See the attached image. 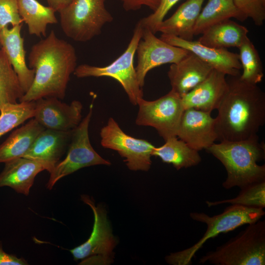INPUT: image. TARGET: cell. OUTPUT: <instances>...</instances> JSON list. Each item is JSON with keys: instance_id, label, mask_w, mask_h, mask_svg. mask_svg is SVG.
<instances>
[{"instance_id": "cell-1", "label": "cell", "mask_w": 265, "mask_h": 265, "mask_svg": "<svg viewBox=\"0 0 265 265\" xmlns=\"http://www.w3.org/2000/svg\"><path fill=\"white\" fill-rule=\"evenodd\" d=\"M28 67L35 71L31 86L19 102L46 97L63 99L71 75L77 66L74 47L59 38L53 30L34 44L28 56Z\"/></svg>"}, {"instance_id": "cell-2", "label": "cell", "mask_w": 265, "mask_h": 265, "mask_svg": "<svg viewBox=\"0 0 265 265\" xmlns=\"http://www.w3.org/2000/svg\"><path fill=\"white\" fill-rule=\"evenodd\" d=\"M239 76H228V90L217 109L215 130L219 142L258 135L265 122V92L257 84L242 80Z\"/></svg>"}, {"instance_id": "cell-3", "label": "cell", "mask_w": 265, "mask_h": 265, "mask_svg": "<svg viewBox=\"0 0 265 265\" xmlns=\"http://www.w3.org/2000/svg\"><path fill=\"white\" fill-rule=\"evenodd\" d=\"M206 150L225 168L224 188H242L265 180V165L258 164L265 159V144L259 142L258 135L244 140L214 143Z\"/></svg>"}, {"instance_id": "cell-4", "label": "cell", "mask_w": 265, "mask_h": 265, "mask_svg": "<svg viewBox=\"0 0 265 265\" xmlns=\"http://www.w3.org/2000/svg\"><path fill=\"white\" fill-rule=\"evenodd\" d=\"M265 214L263 209L231 205L217 215L210 216L204 212H192L191 218L205 223L207 230L202 237L192 246L183 250L170 253L165 257L166 262L172 265H189L197 251L209 239L221 233L259 220Z\"/></svg>"}, {"instance_id": "cell-5", "label": "cell", "mask_w": 265, "mask_h": 265, "mask_svg": "<svg viewBox=\"0 0 265 265\" xmlns=\"http://www.w3.org/2000/svg\"><path fill=\"white\" fill-rule=\"evenodd\" d=\"M238 235L208 252L199 263L215 265H265V221L248 224Z\"/></svg>"}, {"instance_id": "cell-6", "label": "cell", "mask_w": 265, "mask_h": 265, "mask_svg": "<svg viewBox=\"0 0 265 265\" xmlns=\"http://www.w3.org/2000/svg\"><path fill=\"white\" fill-rule=\"evenodd\" d=\"M106 0H72L60 10V24L64 33L76 42H86L102 33L113 18Z\"/></svg>"}, {"instance_id": "cell-7", "label": "cell", "mask_w": 265, "mask_h": 265, "mask_svg": "<svg viewBox=\"0 0 265 265\" xmlns=\"http://www.w3.org/2000/svg\"><path fill=\"white\" fill-rule=\"evenodd\" d=\"M143 29L138 21L125 51L110 64L104 67L80 64L77 66L73 74L78 78L107 77L114 79L122 86L132 104L137 105L139 100L143 97V92L137 80L134 58Z\"/></svg>"}, {"instance_id": "cell-8", "label": "cell", "mask_w": 265, "mask_h": 265, "mask_svg": "<svg viewBox=\"0 0 265 265\" xmlns=\"http://www.w3.org/2000/svg\"><path fill=\"white\" fill-rule=\"evenodd\" d=\"M93 101L90 105L87 115L72 131L65 158L59 161L50 173V178L46 185L48 189H52L60 179L81 168L111 164L109 161L97 153L89 140L88 128L93 113Z\"/></svg>"}, {"instance_id": "cell-9", "label": "cell", "mask_w": 265, "mask_h": 265, "mask_svg": "<svg viewBox=\"0 0 265 265\" xmlns=\"http://www.w3.org/2000/svg\"><path fill=\"white\" fill-rule=\"evenodd\" d=\"M138 110L135 120L139 126L154 128L164 141L176 136L185 108L181 97L170 90L153 101L142 98L138 102Z\"/></svg>"}, {"instance_id": "cell-10", "label": "cell", "mask_w": 265, "mask_h": 265, "mask_svg": "<svg viewBox=\"0 0 265 265\" xmlns=\"http://www.w3.org/2000/svg\"><path fill=\"white\" fill-rule=\"evenodd\" d=\"M100 135L101 145L117 152L125 159L124 161L129 169L149 170L152 164V152L155 147L151 143L127 134L112 117L101 128Z\"/></svg>"}, {"instance_id": "cell-11", "label": "cell", "mask_w": 265, "mask_h": 265, "mask_svg": "<svg viewBox=\"0 0 265 265\" xmlns=\"http://www.w3.org/2000/svg\"><path fill=\"white\" fill-rule=\"evenodd\" d=\"M188 52L164 42L156 37L149 29L143 27L142 35L136 50L137 64L135 67L140 87L142 88L144 85L145 77L150 70L165 64L178 63Z\"/></svg>"}, {"instance_id": "cell-12", "label": "cell", "mask_w": 265, "mask_h": 265, "mask_svg": "<svg viewBox=\"0 0 265 265\" xmlns=\"http://www.w3.org/2000/svg\"><path fill=\"white\" fill-rule=\"evenodd\" d=\"M82 107L77 100L67 104L55 97L42 98L35 101L33 118L45 129L71 131L82 120Z\"/></svg>"}, {"instance_id": "cell-13", "label": "cell", "mask_w": 265, "mask_h": 265, "mask_svg": "<svg viewBox=\"0 0 265 265\" xmlns=\"http://www.w3.org/2000/svg\"><path fill=\"white\" fill-rule=\"evenodd\" d=\"M81 199L89 205L93 211L94 222L92 231L88 239L83 243L70 250L74 259L82 260L94 255H102L112 258V251L116 244L112 235L105 210L94 202L86 195Z\"/></svg>"}, {"instance_id": "cell-14", "label": "cell", "mask_w": 265, "mask_h": 265, "mask_svg": "<svg viewBox=\"0 0 265 265\" xmlns=\"http://www.w3.org/2000/svg\"><path fill=\"white\" fill-rule=\"evenodd\" d=\"M211 114L194 108L185 109L176 136L197 151L206 150L217 138L215 118Z\"/></svg>"}, {"instance_id": "cell-15", "label": "cell", "mask_w": 265, "mask_h": 265, "mask_svg": "<svg viewBox=\"0 0 265 265\" xmlns=\"http://www.w3.org/2000/svg\"><path fill=\"white\" fill-rule=\"evenodd\" d=\"M160 38L176 47L182 48L195 54L214 70L228 76L240 75L241 65L238 54L227 49H217L208 47L197 41H188L178 37L161 34Z\"/></svg>"}, {"instance_id": "cell-16", "label": "cell", "mask_w": 265, "mask_h": 265, "mask_svg": "<svg viewBox=\"0 0 265 265\" xmlns=\"http://www.w3.org/2000/svg\"><path fill=\"white\" fill-rule=\"evenodd\" d=\"M226 76L213 69L202 82L181 97L185 109L194 108L209 113L217 109L228 90Z\"/></svg>"}, {"instance_id": "cell-17", "label": "cell", "mask_w": 265, "mask_h": 265, "mask_svg": "<svg viewBox=\"0 0 265 265\" xmlns=\"http://www.w3.org/2000/svg\"><path fill=\"white\" fill-rule=\"evenodd\" d=\"M72 131L45 129L23 157L42 163L50 173L68 147Z\"/></svg>"}, {"instance_id": "cell-18", "label": "cell", "mask_w": 265, "mask_h": 265, "mask_svg": "<svg viewBox=\"0 0 265 265\" xmlns=\"http://www.w3.org/2000/svg\"><path fill=\"white\" fill-rule=\"evenodd\" d=\"M22 26L23 23L0 29V44L25 93L32 84L35 71L26 63L24 39L21 35Z\"/></svg>"}, {"instance_id": "cell-19", "label": "cell", "mask_w": 265, "mask_h": 265, "mask_svg": "<svg viewBox=\"0 0 265 265\" xmlns=\"http://www.w3.org/2000/svg\"><path fill=\"white\" fill-rule=\"evenodd\" d=\"M212 70L210 65L189 52L181 61L169 67L167 75L171 90L181 97L202 82Z\"/></svg>"}, {"instance_id": "cell-20", "label": "cell", "mask_w": 265, "mask_h": 265, "mask_svg": "<svg viewBox=\"0 0 265 265\" xmlns=\"http://www.w3.org/2000/svg\"><path fill=\"white\" fill-rule=\"evenodd\" d=\"M0 173V187L8 186L18 193L27 196L37 175L46 170L42 163L23 157L4 163Z\"/></svg>"}, {"instance_id": "cell-21", "label": "cell", "mask_w": 265, "mask_h": 265, "mask_svg": "<svg viewBox=\"0 0 265 265\" xmlns=\"http://www.w3.org/2000/svg\"><path fill=\"white\" fill-rule=\"evenodd\" d=\"M205 0H186L169 18L158 26L157 32L188 41L193 40L194 28Z\"/></svg>"}, {"instance_id": "cell-22", "label": "cell", "mask_w": 265, "mask_h": 265, "mask_svg": "<svg viewBox=\"0 0 265 265\" xmlns=\"http://www.w3.org/2000/svg\"><path fill=\"white\" fill-rule=\"evenodd\" d=\"M248 29L230 19L209 27L198 41L202 44L217 49L238 48L248 37Z\"/></svg>"}, {"instance_id": "cell-23", "label": "cell", "mask_w": 265, "mask_h": 265, "mask_svg": "<svg viewBox=\"0 0 265 265\" xmlns=\"http://www.w3.org/2000/svg\"><path fill=\"white\" fill-rule=\"evenodd\" d=\"M44 129L33 118L14 130L0 145V163L23 157Z\"/></svg>"}, {"instance_id": "cell-24", "label": "cell", "mask_w": 265, "mask_h": 265, "mask_svg": "<svg viewBox=\"0 0 265 265\" xmlns=\"http://www.w3.org/2000/svg\"><path fill=\"white\" fill-rule=\"evenodd\" d=\"M152 156L159 158L163 162L172 164L177 170L196 166L202 160L199 151L177 136L168 138L161 146H155Z\"/></svg>"}, {"instance_id": "cell-25", "label": "cell", "mask_w": 265, "mask_h": 265, "mask_svg": "<svg viewBox=\"0 0 265 265\" xmlns=\"http://www.w3.org/2000/svg\"><path fill=\"white\" fill-rule=\"evenodd\" d=\"M18 9L30 35L46 37L48 26L58 22L55 15L56 12L36 0H18Z\"/></svg>"}, {"instance_id": "cell-26", "label": "cell", "mask_w": 265, "mask_h": 265, "mask_svg": "<svg viewBox=\"0 0 265 265\" xmlns=\"http://www.w3.org/2000/svg\"><path fill=\"white\" fill-rule=\"evenodd\" d=\"M231 18L241 22L246 19L236 8L233 0H208L196 20L194 35L201 34L209 27Z\"/></svg>"}, {"instance_id": "cell-27", "label": "cell", "mask_w": 265, "mask_h": 265, "mask_svg": "<svg viewBox=\"0 0 265 265\" xmlns=\"http://www.w3.org/2000/svg\"><path fill=\"white\" fill-rule=\"evenodd\" d=\"M25 94L18 77L1 48L0 51V109L7 103H16Z\"/></svg>"}, {"instance_id": "cell-28", "label": "cell", "mask_w": 265, "mask_h": 265, "mask_svg": "<svg viewBox=\"0 0 265 265\" xmlns=\"http://www.w3.org/2000/svg\"><path fill=\"white\" fill-rule=\"evenodd\" d=\"M238 48L239 59L243 69L239 78L250 84L261 82L264 76L263 66L254 45L248 37Z\"/></svg>"}, {"instance_id": "cell-29", "label": "cell", "mask_w": 265, "mask_h": 265, "mask_svg": "<svg viewBox=\"0 0 265 265\" xmlns=\"http://www.w3.org/2000/svg\"><path fill=\"white\" fill-rule=\"evenodd\" d=\"M35 101L7 103L0 109V137L26 120L33 118Z\"/></svg>"}, {"instance_id": "cell-30", "label": "cell", "mask_w": 265, "mask_h": 265, "mask_svg": "<svg viewBox=\"0 0 265 265\" xmlns=\"http://www.w3.org/2000/svg\"><path fill=\"white\" fill-rule=\"evenodd\" d=\"M206 203L209 207L228 203L264 209L265 207V180L241 188L238 195L235 198L213 202L207 201Z\"/></svg>"}, {"instance_id": "cell-31", "label": "cell", "mask_w": 265, "mask_h": 265, "mask_svg": "<svg viewBox=\"0 0 265 265\" xmlns=\"http://www.w3.org/2000/svg\"><path fill=\"white\" fill-rule=\"evenodd\" d=\"M238 10L246 18H251L254 24L262 26L265 20V3L262 0H233Z\"/></svg>"}, {"instance_id": "cell-32", "label": "cell", "mask_w": 265, "mask_h": 265, "mask_svg": "<svg viewBox=\"0 0 265 265\" xmlns=\"http://www.w3.org/2000/svg\"><path fill=\"white\" fill-rule=\"evenodd\" d=\"M180 0H160L159 6L153 13L139 21L142 26L148 28L154 33L157 32L158 26L164 20L170 9Z\"/></svg>"}, {"instance_id": "cell-33", "label": "cell", "mask_w": 265, "mask_h": 265, "mask_svg": "<svg viewBox=\"0 0 265 265\" xmlns=\"http://www.w3.org/2000/svg\"><path fill=\"white\" fill-rule=\"evenodd\" d=\"M23 23L18 9V0H0V29Z\"/></svg>"}, {"instance_id": "cell-34", "label": "cell", "mask_w": 265, "mask_h": 265, "mask_svg": "<svg viewBox=\"0 0 265 265\" xmlns=\"http://www.w3.org/2000/svg\"><path fill=\"white\" fill-rule=\"evenodd\" d=\"M125 10L136 11L142 6H146L153 11H155L159 4L160 0H120Z\"/></svg>"}, {"instance_id": "cell-35", "label": "cell", "mask_w": 265, "mask_h": 265, "mask_svg": "<svg viewBox=\"0 0 265 265\" xmlns=\"http://www.w3.org/2000/svg\"><path fill=\"white\" fill-rule=\"evenodd\" d=\"M27 261L22 258H18L4 251L2 243L0 241V265H26Z\"/></svg>"}, {"instance_id": "cell-36", "label": "cell", "mask_w": 265, "mask_h": 265, "mask_svg": "<svg viewBox=\"0 0 265 265\" xmlns=\"http://www.w3.org/2000/svg\"><path fill=\"white\" fill-rule=\"evenodd\" d=\"M112 262V258L102 255H94L88 257L80 264V265H108Z\"/></svg>"}, {"instance_id": "cell-37", "label": "cell", "mask_w": 265, "mask_h": 265, "mask_svg": "<svg viewBox=\"0 0 265 265\" xmlns=\"http://www.w3.org/2000/svg\"><path fill=\"white\" fill-rule=\"evenodd\" d=\"M48 6L53 8L55 12L60 10L67 6L72 0H46Z\"/></svg>"}, {"instance_id": "cell-38", "label": "cell", "mask_w": 265, "mask_h": 265, "mask_svg": "<svg viewBox=\"0 0 265 265\" xmlns=\"http://www.w3.org/2000/svg\"><path fill=\"white\" fill-rule=\"evenodd\" d=\"M262 0L264 3H265V0Z\"/></svg>"}, {"instance_id": "cell-39", "label": "cell", "mask_w": 265, "mask_h": 265, "mask_svg": "<svg viewBox=\"0 0 265 265\" xmlns=\"http://www.w3.org/2000/svg\"><path fill=\"white\" fill-rule=\"evenodd\" d=\"M1 50V45H0V51Z\"/></svg>"}]
</instances>
